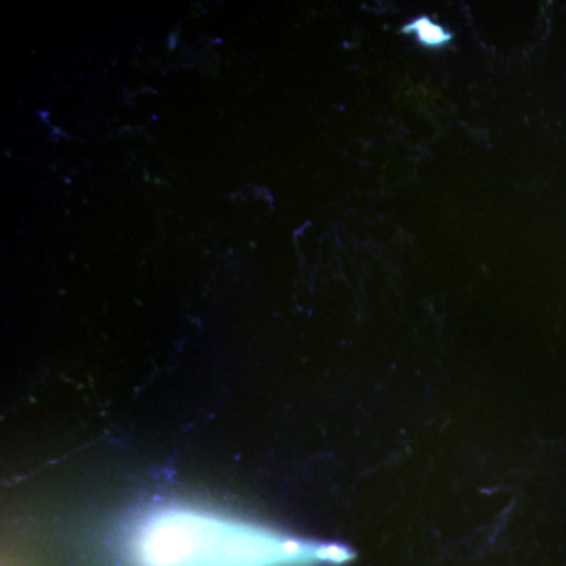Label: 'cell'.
<instances>
[{
	"instance_id": "obj_1",
	"label": "cell",
	"mask_w": 566,
	"mask_h": 566,
	"mask_svg": "<svg viewBox=\"0 0 566 566\" xmlns=\"http://www.w3.org/2000/svg\"><path fill=\"white\" fill-rule=\"evenodd\" d=\"M128 546L137 566H303L335 560L338 553L334 546L181 504L142 513Z\"/></svg>"
},
{
	"instance_id": "obj_2",
	"label": "cell",
	"mask_w": 566,
	"mask_h": 566,
	"mask_svg": "<svg viewBox=\"0 0 566 566\" xmlns=\"http://www.w3.org/2000/svg\"><path fill=\"white\" fill-rule=\"evenodd\" d=\"M405 33H415L419 43L424 48H442L452 40V35L442 29L441 25L436 24L430 18H417V20L409 22L403 29Z\"/></svg>"
}]
</instances>
